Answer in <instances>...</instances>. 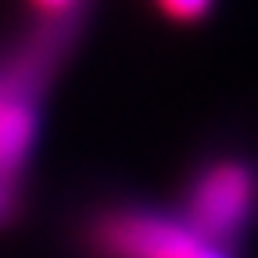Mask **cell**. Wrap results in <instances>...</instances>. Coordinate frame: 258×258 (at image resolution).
Listing matches in <instances>:
<instances>
[{
	"mask_svg": "<svg viewBox=\"0 0 258 258\" xmlns=\"http://www.w3.org/2000/svg\"><path fill=\"white\" fill-rule=\"evenodd\" d=\"M258 212V169L244 158H219L194 176L183 222L215 247L230 251Z\"/></svg>",
	"mask_w": 258,
	"mask_h": 258,
	"instance_id": "6da1fadb",
	"label": "cell"
},
{
	"mask_svg": "<svg viewBox=\"0 0 258 258\" xmlns=\"http://www.w3.org/2000/svg\"><path fill=\"white\" fill-rule=\"evenodd\" d=\"M93 244L104 258H233V251L194 233L183 215L172 219L144 208L108 212L93 226Z\"/></svg>",
	"mask_w": 258,
	"mask_h": 258,
	"instance_id": "7a4b0ae2",
	"label": "cell"
},
{
	"mask_svg": "<svg viewBox=\"0 0 258 258\" xmlns=\"http://www.w3.org/2000/svg\"><path fill=\"white\" fill-rule=\"evenodd\" d=\"M36 140V104L29 101V86L0 90V183H11Z\"/></svg>",
	"mask_w": 258,
	"mask_h": 258,
	"instance_id": "3957f363",
	"label": "cell"
},
{
	"mask_svg": "<svg viewBox=\"0 0 258 258\" xmlns=\"http://www.w3.org/2000/svg\"><path fill=\"white\" fill-rule=\"evenodd\" d=\"M212 4L215 0H158V8L165 11L169 18H176V22H201L208 11H212Z\"/></svg>",
	"mask_w": 258,
	"mask_h": 258,
	"instance_id": "277c9868",
	"label": "cell"
},
{
	"mask_svg": "<svg viewBox=\"0 0 258 258\" xmlns=\"http://www.w3.org/2000/svg\"><path fill=\"white\" fill-rule=\"evenodd\" d=\"M36 8H43V11H50V15H72L76 8H79V0H32Z\"/></svg>",
	"mask_w": 258,
	"mask_h": 258,
	"instance_id": "5b68a950",
	"label": "cell"
},
{
	"mask_svg": "<svg viewBox=\"0 0 258 258\" xmlns=\"http://www.w3.org/2000/svg\"><path fill=\"white\" fill-rule=\"evenodd\" d=\"M11 205H15V194L4 186V183H0V222H4L8 219V212H11Z\"/></svg>",
	"mask_w": 258,
	"mask_h": 258,
	"instance_id": "8992f818",
	"label": "cell"
}]
</instances>
